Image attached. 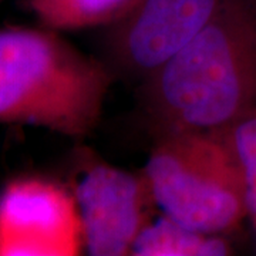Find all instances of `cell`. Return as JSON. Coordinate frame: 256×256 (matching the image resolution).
I'll return each mask as SVG.
<instances>
[{
  "label": "cell",
  "instance_id": "cell-1",
  "mask_svg": "<svg viewBox=\"0 0 256 256\" xmlns=\"http://www.w3.org/2000/svg\"><path fill=\"white\" fill-rule=\"evenodd\" d=\"M141 96L156 137L218 131L256 108V0H225Z\"/></svg>",
  "mask_w": 256,
  "mask_h": 256
},
{
  "label": "cell",
  "instance_id": "cell-2",
  "mask_svg": "<svg viewBox=\"0 0 256 256\" xmlns=\"http://www.w3.org/2000/svg\"><path fill=\"white\" fill-rule=\"evenodd\" d=\"M114 76L60 32L0 28V122L87 137L100 122Z\"/></svg>",
  "mask_w": 256,
  "mask_h": 256
},
{
  "label": "cell",
  "instance_id": "cell-3",
  "mask_svg": "<svg viewBox=\"0 0 256 256\" xmlns=\"http://www.w3.org/2000/svg\"><path fill=\"white\" fill-rule=\"evenodd\" d=\"M156 206L206 234H232L248 220L236 164L215 131L156 136L144 166Z\"/></svg>",
  "mask_w": 256,
  "mask_h": 256
},
{
  "label": "cell",
  "instance_id": "cell-4",
  "mask_svg": "<svg viewBox=\"0 0 256 256\" xmlns=\"http://www.w3.org/2000/svg\"><path fill=\"white\" fill-rule=\"evenodd\" d=\"M225 0H140L106 28L107 67L142 82L201 33Z\"/></svg>",
  "mask_w": 256,
  "mask_h": 256
},
{
  "label": "cell",
  "instance_id": "cell-5",
  "mask_svg": "<svg viewBox=\"0 0 256 256\" xmlns=\"http://www.w3.org/2000/svg\"><path fill=\"white\" fill-rule=\"evenodd\" d=\"M84 239L73 191L44 176H18L0 191V256H73Z\"/></svg>",
  "mask_w": 256,
  "mask_h": 256
},
{
  "label": "cell",
  "instance_id": "cell-6",
  "mask_svg": "<svg viewBox=\"0 0 256 256\" xmlns=\"http://www.w3.org/2000/svg\"><path fill=\"white\" fill-rule=\"evenodd\" d=\"M72 191L84 252L92 256L131 255L140 232L158 208L144 171L130 172L107 162L87 165Z\"/></svg>",
  "mask_w": 256,
  "mask_h": 256
},
{
  "label": "cell",
  "instance_id": "cell-7",
  "mask_svg": "<svg viewBox=\"0 0 256 256\" xmlns=\"http://www.w3.org/2000/svg\"><path fill=\"white\" fill-rule=\"evenodd\" d=\"M229 234H206L190 228L161 212L151 218L136 239V256H226L235 249Z\"/></svg>",
  "mask_w": 256,
  "mask_h": 256
},
{
  "label": "cell",
  "instance_id": "cell-8",
  "mask_svg": "<svg viewBox=\"0 0 256 256\" xmlns=\"http://www.w3.org/2000/svg\"><path fill=\"white\" fill-rule=\"evenodd\" d=\"M140 0H20L40 26L56 32L106 28L127 16Z\"/></svg>",
  "mask_w": 256,
  "mask_h": 256
},
{
  "label": "cell",
  "instance_id": "cell-9",
  "mask_svg": "<svg viewBox=\"0 0 256 256\" xmlns=\"http://www.w3.org/2000/svg\"><path fill=\"white\" fill-rule=\"evenodd\" d=\"M215 132L224 140L236 164L245 192L248 220L256 232V108Z\"/></svg>",
  "mask_w": 256,
  "mask_h": 256
},
{
  "label": "cell",
  "instance_id": "cell-10",
  "mask_svg": "<svg viewBox=\"0 0 256 256\" xmlns=\"http://www.w3.org/2000/svg\"><path fill=\"white\" fill-rule=\"evenodd\" d=\"M3 2H4V0H0V4H2V3H3Z\"/></svg>",
  "mask_w": 256,
  "mask_h": 256
}]
</instances>
